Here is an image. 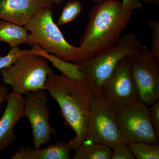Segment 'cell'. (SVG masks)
Segmentation results:
<instances>
[{"label":"cell","mask_w":159,"mask_h":159,"mask_svg":"<svg viewBox=\"0 0 159 159\" xmlns=\"http://www.w3.org/2000/svg\"><path fill=\"white\" fill-rule=\"evenodd\" d=\"M46 90L58 103L62 116L75 133L68 142L74 150L84 142L86 126L92 102L96 96L86 79H71L64 75L49 74Z\"/></svg>","instance_id":"obj_1"},{"label":"cell","mask_w":159,"mask_h":159,"mask_svg":"<svg viewBox=\"0 0 159 159\" xmlns=\"http://www.w3.org/2000/svg\"><path fill=\"white\" fill-rule=\"evenodd\" d=\"M97 3L90 11L88 24L80 39V46L93 56L116 43L134 12L124 8L119 0Z\"/></svg>","instance_id":"obj_2"},{"label":"cell","mask_w":159,"mask_h":159,"mask_svg":"<svg viewBox=\"0 0 159 159\" xmlns=\"http://www.w3.org/2000/svg\"><path fill=\"white\" fill-rule=\"evenodd\" d=\"M52 7L42 9L24 26L29 34V45L36 44L49 54L75 63L94 57L80 46L67 42L53 18Z\"/></svg>","instance_id":"obj_3"},{"label":"cell","mask_w":159,"mask_h":159,"mask_svg":"<svg viewBox=\"0 0 159 159\" xmlns=\"http://www.w3.org/2000/svg\"><path fill=\"white\" fill-rule=\"evenodd\" d=\"M133 32L121 36L116 43L91 59L75 62L85 75L96 96L101 97V89L111 77L119 61L144 48Z\"/></svg>","instance_id":"obj_4"},{"label":"cell","mask_w":159,"mask_h":159,"mask_svg":"<svg viewBox=\"0 0 159 159\" xmlns=\"http://www.w3.org/2000/svg\"><path fill=\"white\" fill-rule=\"evenodd\" d=\"M52 71L48 60L37 54H28L1 72L5 84L10 85L12 92L23 95L46 90L47 78Z\"/></svg>","instance_id":"obj_5"},{"label":"cell","mask_w":159,"mask_h":159,"mask_svg":"<svg viewBox=\"0 0 159 159\" xmlns=\"http://www.w3.org/2000/svg\"><path fill=\"white\" fill-rule=\"evenodd\" d=\"M147 106L137 99L119 107H112L119 133L125 143L159 144Z\"/></svg>","instance_id":"obj_6"},{"label":"cell","mask_w":159,"mask_h":159,"mask_svg":"<svg viewBox=\"0 0 159 159\" xmlns=\"http://www.w3.org/2000/svg\"><path fill=\"white\" fill-rule=\"evenodd\" d=\"M129 58L139 99L152 105L159 99V59L146 47Z\"/></svg>","instance_id":"obj_7"},{"label":"cell","mask_w":159,"mask_h":159,"mask_svg":"<svg viewBox=\"0 0 159 159\" xmlns=\"http://www.w3.org/2000/svg\"><path fill=\"white\" fill-rule=\"evenodd\" d=\"M122 141L111 106L102 97L95 96L90 110L84 142L102 143L112 148Z\"/></svg>","instance_id":"obj_8"},{"label":"cell","mask_w":159,"mask_h":159,"mask_svg":"<svg viewBox=\"0 0 159 159\" xmlns=\"http://www.w3.org/2000/svg\"><path fill=\"white\" fill-rule=\"evenodd\" d=\"M25 97L24 116L31 124L34 148L50 142L54 129L49 123L51 111L46 90L30 92Z\"/></svg>","instance_id":"obj_9"},{"label":"cell","mask_w":159,"mask_h":159,"mask_svg":"<svg viewBox=\"0 0 159 159\" xmlns=\"http://www.w3.org/2000/svg\"><path fill=\"white\" fill-rule=\"evenodd\" d=\"M121 60L101 89V97L112 107H119L139 99L131 74L129 58Z\"/></svg>","instance_id":"obj_10"},{"label":"cell","mask_w":159,"mask_h":159,"mask_svg":"<svg viewBox=\"0 0 159 159\" xmlns=\"http://www.w3.org/2000/svg\"><path fill=\"white\" fill-rule=\"evenodd\" d=\"M6 109L0 119V152L8 149L16 141L14 129L24 116L25 97L14 92L9 93Z\"/></svg>","instance_id":"obj_11"},{"label":"cell","mask_w":159,"mask_h":159,"mask_svg":"<svg viewBox=\"0 0 159 159\" xmlns=\"http://www.w3.org/2000/svg\"><path fill=\"white\" fill-rule=\"evenodd\" d=\"M48 7H53L48 0H0V20L24 27Z\"/></svg>","instance_id":"obj_12"},{"label":"cell","mask_w":159,"mask_h":159,"mask_svg":"<svg viewBox=\"0 0 159 159\" xmlns=\"http://www.w3.org/2000/svg\"><path fill=\"white\" fill-rule=\"evenodd\" d=\"M70 145L69 142H58L43 148L20 147L12 155L13 159H70Z\"/></svg>","instance_id":"obj_13"},{"label":"cell","mask_w":159,"mask_h":159,"mask_svg":"<svg viewBox=\"0 0 159 159\" xmlns=\"http://www.w3.org/2000/svg\"><path fill=\"white\" fill-rule=\"evenodd\" d=\"M31 49L36 52L37 55L44 57L52 63V65L66 77L75 80L85 79L84 74L75 63L69 62L61 59L53 54H49L36 44L30 45Z\"/></svg>","instance_id":"obj_14"},{"label":"cell","mask_w":159,"mask_h":159,"mask_svg":"<svg viewBox=\"0 0 159 159\" xmlns=\"http://www.w3.org/2000/svg\"><path fill=\"white\" fill-rule=\"evenodd\" d=\"M0 41L4 42L10 48L29 44V33L24 27L9 21L0 20Z\"/></svg>","instance_id":"obj_15"},{"label":"cell","mask_w":159,"mask_h":159,"mask_svg":"<svg viewBox=\"0 0 159 159\" xmlns=\"http://www.w3.org/2000/svg\"><path fill=\"white\" fill-rule=\"evenodd\" d=\"M74 159H111V148L102 143L83 142L74 149Z\"/></svg>","instance_id":"obj_16"},{"label":"cell","mask_w":159,"mask_h":159,"mask_svg":"<svg viewBox=\"0 0 159 159\" xmlns=\"http://www.w3.org/2000/svg\"><path fill=\"white\" fill-rule=\"evenodd\" d=\"M126 145L132 153L138 159H159V144L145 142H129Z\"/></svg>","instance_id":"obj_17"},{"label":"cell","mask_w":159,"mask_h":159,"mask_svg":"<svg viewBox=\"0 0 159 159\" xmlns=\"http://www.w3.org/2000/svg\"><path fill=\"white\" fill-rule=\"evenodd\" d=\"M81 11V3L77 1H70L66 4L58 19L57 25H62L77 18Z\"/></svg>","instance_id":"obj_18"},{"label":"cell","mask_w":159,"mask_h":159,"mask_svg":"<svg viewBox=\"0 0 159 159\" xmlns=\"http://www.w3.org/2000/svg\"><path fill=\"white\" fill-rule=\"evenodd\" d=\"M28 54H35V51L31 50H21L18 47L11 48L9 53L0 57V70L10 66L20 57Z\"/></svg>","instance_id":"obj_19"},{"label":"cell","mask_w":159,"mask_h":159,"mask_svg":"<svg viewBox=\"0 0 159 159\" xmlns=\"http://www.w3.org/2000/svg\"><path fill=\"white\" fill-rule=\"evenodd\" d=\"M111 148V159H135L126 143L123 141L118 142Z\"/></svg>","instance_id":"obj_20"},{"label":"cell","mask_w":159,"mask_h":159,"mask_svg":"<svg viewBox=\"0 0 159 159\" xmlns=\"http://www.w3.org/2000/svg\"><path fill=\"white\" fill-rule=\"evenodd\" d=\"M148 25L152 30V47L150 51L159 59V22L156 20H151L148 22Z\"/></svg>","instance_id":"obj_21"},{"label":"cell","mask_w":159,"mask_h":159,"mask_svg":"<svg viewBox=\"0 0 159 159\" xmlns=\"http://www.w3.org/2000/svg\"><path fill=\"white\" fill-rule=\"evenodd\" d=\"M149 109L151 120L155 131L157 137H159V100H157L151 105Z\"/></svg>","instance_id":"obj_22"},{"label":"cell","mask_w":159,"mask_h":159,"mask_svg":"<svg viewBox=\"0 0 159 159\" xmlns=\"http://www.w3.org/2000/svg\"><path fill=\"white\" fill-rule=\"evenodd\" d=\"M97 2L100 0H94ZM122 5L125 9L135 11L142 7V3L140 0H122Z\"/></svg>","instance_id":"obj_23"},{"label":"cell","mask_w":159,"mask_h":159,"mask_svg":"<svg viewBox=\"0 0 159 159\" xmlns=\"http://www.w3.org/2000/svg\"><path fill=\"white\" fill-rule=\"evenodd\" d=\"M8 94V89L6 86L4 84H0V114L2 112V104L4 101H6Z\"/></svg>","instance_id":"obj_24"},{"label":"cell","mask_w":159,"mask_h":159,"mask_svg":"<svg viewBox=\"0 0 159 159\" xmlns=\"http://www.w3.org/2000/svg\"><path fill=\"white\" fill-rule=\"evenodd\" d=\"M146 4H156L158 5L159 0H143Z\"/></svg>","instance_id":"obj_25"},{"label":"cell","mask_w":159,"mask_h":159,"mask_svg":"<svg viewBox=\"0 0 159 159\" xmlns=\"http://www.w3.org/2000/svg\"><path fill=\"white\" fill-rule=\"evenodd\" d=\"M48 1L52 3V4H53V3L59 4L62 3L63 0H48Z\"/></svg>","instance_id":"obj_26"}]
</instances>
